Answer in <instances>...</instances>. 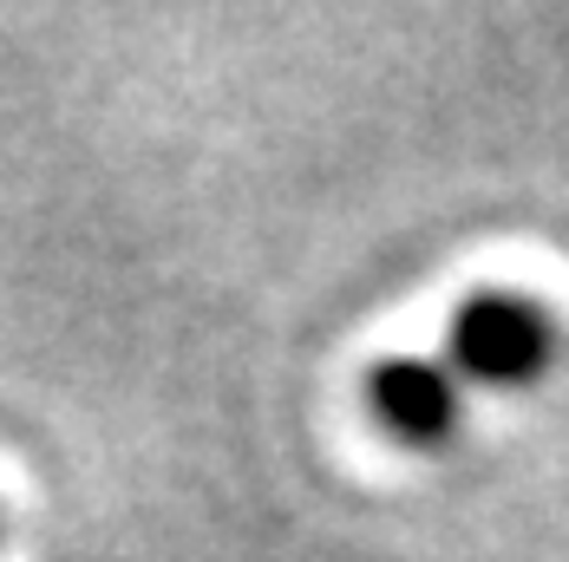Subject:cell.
I'll list each match as a JSON object with an SVG mask.
<instances>
[{"label":"cell","instance_id":"cell-1","mask_svg":"<svg viewBox=\"0 0 569 562\" xmlns=\"http://www.w3.org/2000/svg\"><path fill=\"white\" fill-rule=\"evenodd\" d=\"M452 367L465 380H485V387H530L543 367H550V308L537 294H517V288H478L465 294V308L452 314Z\"/></svg>","mask_w":569,"mask_h":562},{"label":"cell","instance_id":"cell-2","mask_svg":"<svg viewBox=\"0 0 569 562\" xmlns=\"http://www.w3.org/2000/svg\"><path fill=\"white\" fill-rule=\"evenodd\" d=\"M367 399H373V419L393 432L399 445H439L458 432V380L439 367V360H380L373 380H367Z\"/></svg>","mask_w":569,"mask_h":562}]
</instances>
